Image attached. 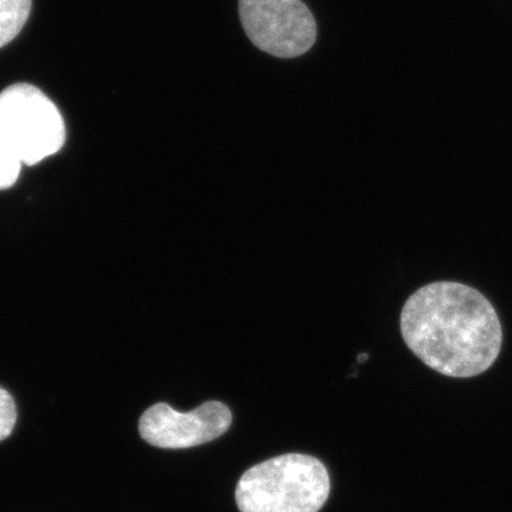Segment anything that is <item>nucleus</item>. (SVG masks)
I'll list each match as a JSON object with an SVG mask.
<instances>
[{
	"label": "nucleus",
	"instance_id": "nucleus-4",
	"mask_svg": "<svg viewBox=\"0 0 512 512\" xmlns=\"http://www.w3.org/2000/svg\"><path fill=\"white\" fill-rule=\"evenodd\" d=\"M239 18L249 40L279 59L305 55L318 37L316 20L302 0H239Z\"/></svg>",
	"mask_w": 512,
	"mask_h": 512
},
{
	"label": "nucleus",
	"instance_id": "nucleus-8",
	"mask_svg": "<svg viewBox=\"0 0 512 512\" xmlns=\"http://www.w3.org/2000/svg\"><path fill=\"white\" fill-rule=\"evenodd\" d=\"M18 410L12 394L0 387V441L8 439L15 429Z\"/></svg>",
	"mask_w": 512,
	"mask_h": 512
},
{
	"label": "nucleus",
	"instance_id": "nucleus-3",
	"mask_svg": "<svg viewBox=\"0 0 512 512\" xmlns=\"http://www.w3.org/2000/svg\"><path fill=\"white\" fill-rule=\"evenodd\" d=\"M0 121L18 150L23 165H36L59 153L66 141V124L56 104L28 83L0 93Z\"/></svg>",
	"mask_w": 512,
	"mask_h": 512
},
{
	"label": "nucleus",
	"instance_id": "nucleus-6",
	"mask_svg": "<svg viewBox=\"0 0 512 512\" xmlns=\"http://www.w3.org/2000/svg\"><path fill=\"white\" fill-rule=\"evenodd\" d=\"M32 0H0V47L8 45L28 22Z\"/></svg>",
	"mask_w": 512,
	"mask_h": 512
},
{
	"label": "nucleus",
	"instance_id": "nucleus-9",
	"mask_svg": "<svg viewBox=\"0 0 512 512\" xmlns=\"http://www.w3.org/2000/svg\"><path fill=\"white\" fill-rule=\"evenodd\" d=\"M363 360H367V355H362L359 357V362H363Z\"/></svg>",
	"mask_w": 512,
	"mask_h": 512
},
{
	"label": "nucleus",
	"instance_id": "nucleus-7",
	"mask_svg": "<svg viewBox=\"0 0 512 512\" xmlns=\"http://www.w3.org/2000/svg\"><path fill=\"white\" fill-rule=\"evenodd\" d=\"M22 165L18 150L0 121V191L8 190L15 185Z\"/></svg>",
	"mask_w": 512,
	"mask_h": 512
},
{
	"label": "nucleus",
	"instance_id": "nucleus-5",
	"mask_svg": "<svg viewBox=\"0 0 512 512\" xmlns=\"http://www.w3.org/2000/svg\"><path fill=\"white\" fill-rule=\"evenodd\" d=\"M232 423L224 403L207 402L190 413H180L165 403L151 406L140 417L138 431L150 446L181 450L210 443L224 436Z\"/></svg>",
	"mask_w": 512,
	"mask_h": 512
},
{
	"label": "nucleus",
	"instance_id": "nucleus-2",
	"mask_svg": "<svg viewBox=\"0 0 512 512\" xmlns=\"http://www.w3.org/2000/svg\"><path fill=\"white\" fill-rule=\"evenodd\" d=\"M329 494L322 461L292 453L249 468L239 478L235 500L241 512H319Z\"/></svg>",
	"mask_w": 512,
	"mask_h": 512
},
{
	"label": "nucleus",
	"instance_id": "nucleus-1",
	"mask_svg": "<svg viewBox=\"0 0 512 512\" xmlns=\"http://www.w3.org/2000/svg\"><path fill=\"white\" fill-rule=\"evenodd\" d=\"M400 328L424 365L450 377L487 372L500 355L503 329L490 301L471 286L436 282L404 303Z\"/></svg>",
	"mask_w": 512,
	"mask_h": 512
}]
</instances>
